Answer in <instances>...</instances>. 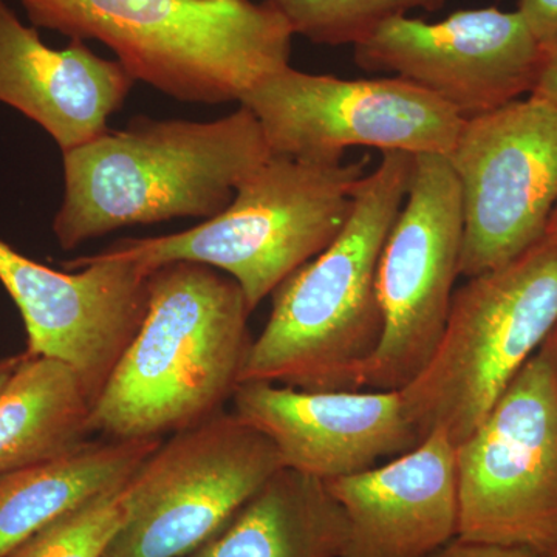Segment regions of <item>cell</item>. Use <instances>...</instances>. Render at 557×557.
<instances>
[{"label":"cell","mask_w":557,"mask_h":557,"mask_svg":"<svg viewBox=\"0 0 557 557\" xmlns=\"http://www.w3.org/2000/svg\"><path fill=\"white\" fill-rule=\"evenodd\" d=\"M412 170V153L381 152L379 168L355 190L339 236L274 289L269 321L252 339L240 384L362 391L383 336L376 269Z\"/></svg>","instance_id":"1"},{"label":"cell","mask_w":557,"mask_h":557,"mask_svg":"<svg viewBox=\"0 0 557 557\" xmlns=\"http://www.w3.org/2000/svg\"><path fill=\"white\" fill-rule=\"evenodd\" d=\"M270 156L245 106L212 121L138 116L126 129L62 152L54 237L70 251L127 226L214 218Z\"/></svg>","instance_id":"2"},{"label":"cell","mask_w":557,"mask_h":557,"mask_svg":"<svg viewBox=\"0 0 557 557\" xmlns=\"http://www.w3.org/2000/svg\"><path fill=\"white\" fill-rule=\"evenodd\" d=\"M146 317L91 408L109 440L163 438L223 410L240 384L252 338L237 282L211 267L172 262L150 273Z\"/></svg>","instance_id":"3"},{"label":"cell","mask_w":557,"mask_h":557,"mask_svg":"<svg viewBox=\"0 0 557 557\" xmlns=\"http://www.w3.org/2000/svg\"><path fill=\"white\" fill-rule=\"evenodd\" d=\"M33 27L98 40L135 81L185 102L242 100L289 65L293 32L255 0H21Z\"/></svg>","instance_id":"4"},{"label":"cell","mask_w":557,"mask_h":557,"mask_svg":"<svg viewBox=\"0 0 557 557\" xmlns=\"http://www.w3.org/2000/svg\"><path fill=\"white\" fill-rule=\"evenodd\" d=\"M364 175L366 161L318 163L271 153L214 218L166 236L120 239L101 255L149 271L172 262L211 267L237 282L252 313L339 236Z\"/></svg>","instance_id":"5"},{"label":"cell","mask_w":557,"mask_h":557,"mask_svg":"<svg viewBox=\"0 0 557 557\" xmlns=\"http://www.w3.org/2000/svg\"><path fill=\"white\" fill-rule=\"evenodd\" d=\"M557 325V245L542 239L518 259L454 292L445 332L426 368L401 388L421 442L474 434Z\"/></svg>","instance_id":"6"},{"label":"cell","mask_w":557,"mask_h":557,"mask_svg":"<svg viewBox=\"0 0 557 557\" xmlns=\"http://www.w3.org/2000/svg\"><path fill=\"white\" fill-rule=\"evenodd\" d=\"M458 537L557 552V325L456 448Z\"/></svg>","instance_id":"7"},{"label":"cell","mask_w":557,"mask_h":557,"mask_svg":"<svg viewBox=\"0 0 557 557\" xmlns=\"http://www.w3.org/2000/svg\"><path fill=\"white\" fill-rule=\"evenodd\" d=\"M282 468L273 443L220 412L161 443L132 478L131 518L104 557H186Z\"/></svg>","instance_id":"8"},{"label":"cell","mask_w":557,"mask_h":557,"mask_svg":"<svg viewBox=\"0 0 557 557\" xmlns=\"http://www.w3.org/2000/svg\"><path fill=\"white\" fill-rule=\"evenodd\" d=\"M259 121L273 156L341 163L350 148L448 156L465 120L408 79H341L292 65L239 101Z\"/></svg>","instance_id":"9"},{"label":"cell","mask_w":557,"mask_h":557,"mask_svg":"<svg viewBox=\"0 0 557 557\" xmlns=\"http://www.w3.org/2000/svg\"><path fill=\"white\" fill-rule=\"evenodd\" d=\"M463 205L448 157L413 156L412 178L376 269L383 336L362 391H401L434 355L460 276Z\"/></svg>","instance_id":"10"},{"label":"cell","mask_w":557,"mask_h":557,"mask_svg":"<svg viewBox=\"0 0 557 557\" xmlns=\"http://www.w3.org/2000/svg\"><path fill=\"white\" fill-rule=\"evenodd\" d=\"M448 160L461 190L460 276L500 269L544 239L557 207V106L528 97L465 120Z\"/></svg>","instance_id":"11"},{"label":"cell","mask_w":557,"mask_h":557,"mask_svg":"<svg viewBox=\"0 0 557 557\" xmlns=\"http://www.w3.org/2000/svg\"><path fill=\"white\" fill-rule=\"evenodd\" d=\"M545 54L518 11L496 7L438 22L394 17L354 46L358 67L410 81L461 120L530 97Z\"/></svg>","instance_id":"12"},{"label":"cell","mask_w":557,"mask_h":557,"mask_svg":"<svg viewBox=\"0 0 557 557\" xmlns=\"http://www.w3.org/2000/svg\"><path fill=\"white\" fill-rule=\"evenodd\" d=\"M58 271L0 239V284L20 310L30 357L75 369L98 398L146 317L152 271L101 252Z\"/></svg>","instance_id":"13"},{"label":"cell","mask_w":557,"mask_h":557,"mask_svg":"<svg viewBox=\"0 0 557 557\" xmlns=\"http://www.w3.org/2000/svg\"><path fill=\"white\" fill-rule=\"evenodd\" d=\"M233 412L273 443L282 467L324 480L376 467L420 445L401 391H299L249 381Z\"/></svg>","instance_id":"14"},{"label":"cell","mask_w":557,"mask_h":557,"mask_svg":"<svg viewBox=\"0 0 557 557\" xmlns=\"http://www.w3.org/2000/svg\"><path fill=\"white\" fill-rule=\"evenodd\" d=\"M325 485L346 518L341 557H431L458 537L456 446L442 431L381 467Z\"/></svg>","instance_id":"15"},{"label":"cell","mask_w":557,"mask_h":557,"mask_svg":"<svg viewBox=\"0 0 557 557\" xmlns=\"http://www.w3.org/2000/svg\"><path fill=\"white\" fill-rule=\"evenodd\" d=\"M137 83L116 60H106L86 40L53 49L0 0V102L39 124L62 152L109 131Z\"/></svg>","instance_id":"16"},{"label":"cell","mask_w":557,"mask_h":557,"mask_svg":"<svg viewBox=\"0 0 557 557\" xmlns=\"http://www.w3.org/2000/svg\"><path fill=\"white\" fill-rule=\"evenodd\" d=\"M346 518L324 480L282 467L186 557H341Z\"/></svg>","instance_id":"17"},{"label":"cell","mask_w":557,"mask_h":557,"mask_svg":"<svg viewBox=\"0 0 557 557\" xmlns=\"http://www.w3.org/2000/svg\"><path fill=\"white\" fill-rule=\"evenodd\" d=\"M163 438H91L69 456L0 474V557L70 509L134 478Z\"/></svg>","instance_id":"18"},{"label":"cell","mask_w":557,"mask_h":557,"mask_svg":"<svg viewBox=\"0 0 557 557\" xmlns=\"http://www.w3.org/2000/svg\"><path fill=\"white\" fill-rule=\"evenodd\" d=\"M91 399L75 369L46 357L24 359L0 391V474L35 467L90 442Z\"/></svg>","instance_id":"19"},{"label":"cell","mask_w":557,"mask_h":557,"mask_svg":"<svg viewBox=\"0 0 557 557\" xmlns=\"http://www.w3.org/2000/svg\"><path fill=\"white\" fill-rule=\"evenodd\" d=\"M284 17L293 35L319 46H357L384 22L409 11H438L448 0H263Z\"/></svg>","instance_id":"20"},{"label":"cell","mask_w":557,"mask_h":557,"mask_svg":"<svg viewBox=\"0 0 557 557\" xmlns=\"http://www.w3.org/2000/svg\"><path fill=\"white\" fill-rule=\"evenodd\" d=\"M132 479L70 509L9 557H104L131 518Z\"/></svg>","instance_id":"21"},{"label":"cell","mask_w":557,"mask_h":557,"mask_svg":"<svg viewBox=\"0 0 557 557\" xmlns=\"http://www.w3.org/2000/svg\"><path fill=\"white\" fill-rule=\"evenodd\" d=\"M516 11L542 49L557 50V0H519Z\"/></svg>","instance_id":"22"},{"label":"cell","mask_w":557,"mask_h":557,"mask_svg":"<svg viewBox=\"0 0 557 557\" xmlns=\"http://www.w3.org/2000/svg\"><path fill=\"white\" fill-rule=\"evenodd\" d=\"M431 557H544L522 548L502 547L456 537Z\"/></svg>","instance_id":"23"},{"label":"cell","mask_w":557,"mask_h":557,"mask_svg":"<svg viewBox=\"0 0 557 557\" xmlns=\"http://www.w3.org/2000/svg\"><path fill=\"white\" fill-rule=\"evenodd\" d=\"M530 97L557 106V50L547 51L541 75Z\"/></svg>","instance_id":"24"},{"label":"cell","mask_w":557,"mask_h":557,"mask_svg":"<svg viewBox=\"0 0 557 557\" xmlns=\"http://www.w3.org/2000/svg\"><path fill=\"white\" fill-rule=\"evenodd\" d=\"M22 359H24V354L14 355V357L0 358V391L5 387V384L9 383L13 373L16 372L17 368H20Z\"/></svg>","instance_id":"25"},{"label":"cell","mask_w":557,"mask_h":557,"mask_svg":"<svg viewBox=\"0 0 557 557\" xmlns=\"http://www.w3.org/2000/svg\"><path fill=\"white\" fill-rule=\"evenodd\" d=\"M544 240L548 244L557 245V207L548 220L547 230H545Z\"/></svg>","instance_id":"26"},{"label":"cell","mask_w":557,"mask_h":557,"mask_svg":"<svg viewBox=\"0 0 557 557\" xmlns=\"http://www.w3.org/2000/svg\"><path fill=\"white\" fill-rule=\"evenodd\" d=\"M549 557H557V552L555 553V555H552V556H549Z\"/></svg>","instance_id":"27"}]
</instances>
